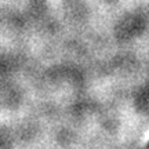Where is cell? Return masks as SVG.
Here are the masks:
<instances>
[{
	"instance_id": "obj_1",
	"label": "cell",
	"mask_w": 149,
	"mask_h": 149,
	"mask_svg": "<svg viewBox=\"0 0 149 149\" xmlns=\"http://www.w3.org/2000/svg\"><path fill=\"white\" fill-rule=\"evenodd\" d=\"M148 146H149V144H148Z\"/></svg>"
}]
</instances>
